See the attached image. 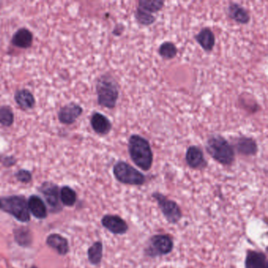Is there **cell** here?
I'll return each mask as SVG.
<instances>
[{"instance_id": "9c48e42d", "label": "cell", "mask_w": 268, "mask_h": 268, "mask_svg": "<svg viewBox=\"0 0 268 268\" xmlns=\"http://www.w3.org/2000/svg\"><path fill=\"white\" fill-rule=\"evenodd\" d=\"M185 160L191 168L202 170L207 167V161L205 160L203 151L197 146H191L186 152Z\"/></svg>"}, {"instance_id": "7c38bea8", "label": "cell", "mask_w": 268, "mask_h": 268, "mask_svg": "<svg viewBox=\"0 0 268 268\" xmlns=\"http://www.w3.org/2000/svg\"><path fill=\"white\" fill-rule=\"evenodd\" d=\"M92 129L98 135H107L112 129V123L106 116L100 113H95L91 117Z\"/></svg>"}, {"instance_id": "5bb4252c", "label": "cell", "mask_w": 268, "mask_h": 268, "mask_svg": "<svg viewBox=\"0 0 268 268\" xmlns=\"http://www.w3.org/2000/svg\"><path fill=\"white\" fill-rule=\"evenodd\" d=\"M195 40L198 44L206 52H211L214 48L216 37L213 31L209 28H204L195 36Z\"/></svg>"}, {"instance_id": "7402d4cb", "label": "cell", "mask_w": 268, "mask_h": 268, "mask_svg": "<svg viewBox=\"0 0 268 268\" xmlns=\"http://www.w3.org/2000/svg\"><path fill=\"white\" fill-rule=\"evenodd\" d=\"M164 1L160 0H140L138 8L150 15H153V13H157L160 11L164 8Z\"/></svg>"}, {"instance_id": "6da1fadb", "label": "cell", "mask_w": 268, "mask_h": 268, "mask_svg": "<svg viewBox=\"0 0 268 268\" xmlns=\"http://www.w3.org/2000/svg\"><path fill=\"white\" fill-rule=\"evenodd\" d=\"M128 153L134 164L142 171L150 170L153 153L149 141L139 135H132L128 139Z\"/></svg>"}, {"instance_id": "ac0fdd59", "label": "cell", "mask_w": 268, "mask_h": 268, "mask_svg": "<svg viewBox=\"0 0 268 268\" xmlns=\"http://www.w3.org/2000/svg\"><path fill=\"white\" fill-rule=\"evenodd\" d=\"M28 209L36 218L43 219L47 216V208L41 198L33 195L31 196L28 202Z\"/></svg>"}, {"instance_id": "277c9868", "label": "cell", "mask_w": 268, "mask_h": 268, "mask_svg": "<svg viewBox=\"0 0 268 268\" xmlns=\"http://www.w3.org/2000/svg\"><path fill=\"white\" fill-rule=\"evenodd\" d=\"M0 209L12 215L19 221L26 223L30 220L28 204L23 197L0 198Z\"/></svg>"}, {"instance_id": "83f0119b", "label": "cell", "mask_w": 268, "mask_h": 268, "mask_svg": "<svg viewBox=\"0 0 268 268\" xmlns=\"http://www.w3.org/2000/svg\"><path fill=\"white\" fill-rule=\"evenodd\" d=\"M15 176L18 178V181L24 183V184H27L32 180V174H31L30 171H27V170L22 169L18 171L15 174Z\"/></svg>"}, {"instance_id": "8992f818", "label": "cell", "mask_w": 268, "mask_h": 268, "mask_svg": "<svg viewBox=\"0 0 268 268\" xmlns=\"http://www.w3.org/2000/svg\"><path fill=\"white\" fill-rule=\"evenodd\" d=\"M174 249V241L168 234H155L149 238L144 253L149 258L168 255Z\"/></svg>"}, {"instance_id": "44dd1931", "label": "cell", "mask_w": 268, "mask_h": 268, "mask_svg": "<svg viewBox=\"0 0 268 268\" xmlns=\"http://www.w3.org/2000/svg\"><path fill=\"white\" fill-rule=\"evenodd\" d=\"M88 259L93 265H99L101 263L103 256V245L101 241L95 242L87 251Z\"/></svg>"}, {"instance_id": "5b68a950", "label": "cell", "mask_w": 268, "mask_h": 268, "mask_svg": "<svg viewBox=\"0 0 268 268\" xmlns=\"http://www.w3.org/2000/svg\"><path fill=\"white\" fill-rule=\"evenodd\" d=\"M114 174L118 182L125 185L142 186L146 181L144 174L127 162L116 163L114 166Z\"/></svg>"}, {"instance_id": "484cf974", "label": "cell", "mask_w": 268, "mask_h": 268, "mask_svg": "<svg viewBox=\"0 0 268 268\" xmlns=\"http://www.w3.org/2000/svg\"><path fill=\"white\" fill-rule=\"evenodd\" d=\"M61 200L66 206H72L76 201V195L72 188L64 187L61 188Z\"/></svg>"}, {"instance_id": "cb8c5ba5", "label": "cell", "mask_w": 268, "mask_h": 268, "mask_svg": "<svg viewBox=\"0 0 268 268\" xmlns=\"http://www.w3.org/2000/svg\"><path fill=\"white\" fill-rule=\"evenodd\" d=\"M15 115L11 107L4 106L0 107V124L3 126L11 127L14 124Z\"/></svg>"}, {"instance_id": "603a6c76", "label": "cell", "mask_w": 268, "mask_h": 268, "mask_svg": "<svg viewBox=\"0 0 268 268\" xmlns=\"http://www.w3.org/2000/svg\"><path fill=\"white\" fill-rule=\"evenodd\" d=\"M158 52L161 58L166 60H171L176 56L178 49L171 42H164L159 47Z\"/></svg>"}, {"instance_id": "7a4b0ae2", "label": "cell", "mask_w": 268, "mask_h": 268, "mask_svg": "<svg viewBox=\"0 0 268 268\" xmlns=\"http://www.w3.org/2000/svg\"><path fill=\"white\" fill-rule=\"evenodd\" d=\"M96 93L99 106L113 110L119 99V85L113 76L108 74L103 75L96 82Z\"/></svg>"}, {"instance_id": "e0dca14e", "label": "cell", "mask_w": 268, "mask_h": 268, "mask_svg": "<svg viewBox=\"0 0 268 268\" xmlns=\"http://www.w3.org/2000/svg\"><path fill=\"white\" fill-rule=\"evenodd\" d=\"M15 99L18 107L23 110H31L36 104V100L33 93L27 89L17 91Z\"/></svg>"}, {"instance_id": "4316f807", "label": "cell", "mask_w": 268, "mask_h": 268, "mask_svg": "<svg viewBox=\"0 0 268 268\" xmlns=\"http://www.w3.org/2000/svg\"><path fill=\"white\" fill-rule=\"evenodd\" d=\"M15 239L22 246H28L31 243L32 238L27 229L22 228L15 231Z\"/></svg>"}, {"instance_id": "d6986e66", "label": "cell", "mask_w": 268, "mask_h": 268, "mask_svg": "<svg viewBox=\"0 0 268 268\" xmlns=\"http://www.w3.org/2000/svg\"><path fill=\"white\" fill-rule=\"evenodd\" d=\"M41 191L49 205L52 208L58 207L59 205L58 187L54 184L46 183L42 187Z\"/></svg>"}, {"instance_id": "f1b7e54d", "label": "cell", "mask_w": 268, "mask_h": 268, "mask_svg": "<svg viewBox=\"0 0 268 268\" xmlns=\"http://www.w3.org/2000/svg\"><path fill=\"white\" fill-rule=\"evenodd\" d=\"M124 27L123 26V25H118V26H116L115 29L114 30V34L115 36H120V35L122 34L123 31H124Z\"/></svg>"}, {"instance_id": "9a60e30c", "label": "cell", "mask_w": 268, "mask_h": 268, "mask_svg": "<svg viewBox=\"0 0 268 268\" xmlns=\"http://www.w3.org/2000/svg\"><path fill=\"white\" fill-rule=\"evenodd\" d=\"M228 15L234 22L241 25H246L250 21V15L248 11L236 3L229 4Z\"/></svg>"}, {"instance_id": "f546056e", "label": "cell", "mask_w": 268, "mask_h": 268, "mask_svg": "<svg viewBox=\"0 0 268 268\" xmlns=\"http://www.w3.org/2000/svg\"><path fill=\"white\" fill-rule=\"evenodd\" d=\"M33 268H36V267H33Z\"/></svg>"}, {"instance_id": "ba28073f", "label": "cell", "mask_w": 268, "mask_h": 268, "mask_svg": "<svg viewBox=\"0 0 268 268\" xmlns=\"http://www.w3.org/2000/svg\"><path fill=\"white\" fill-rule=\"evenodd\" d=\"M102 224L110 232L116 235H124L129 230L127 222L117 215H106L103 216Z\"/></svg>"}, {"instance_id": "d4e9b609", "label": "cell", "mask_w": 268, "mask_h": 268, "mask_svg": "<svg viewBox=\"0 0 268 268\" xmlns=\"http://www.w3.org/2000/svg\"><path fill=\"white\" fill-rule=\"evenodd\" d=\"M135 17L137 22L142 26H151L156 21V18L153 15L145 12L138 8L135 11Z\"/></svg>"}, {"instance_id": "30bf717a", "label": "cell", "mask_w": 268, "mask_h": 268, "mask_svg": "<svg viewBox=\"0 0 268 268\" xmlns=\"http://www.w3.org/2000/svg\"><path fill=\"white\" fill-rule=\"evenodd\" d=\"M83 108L76 104L71 103L61 108L58 114V120L61 124L70 125L76 122L78 117L83 114Z\"/></svg>"}, {"instance_id": "2e32d148", "label": "cell", "mask_w": 268, "mask_h": 268, "mask_svg": "<svg viewBox=\"0 0 268 268\" xmlns=\"http://www.w3.org/2000/svg\"><path fill=\"white\" fill-rule=\"evenodd\" d=\"M33 36L30 31L26 28L18 29L14 34L11 43L19 48H29L33 44Z\"/></svg>"}, {"instance_id": "8fae6325", "label": "cell", "mask_w": 268, "mask_h": 268, "mask_svg": "<svg viewBox=\"0 0 268 268\" xmlns=\"http://www.w3.org/2000/svg\"><path fill=\"white\" fill-rule=\"evenodd\" d=\"M235 148L238 153L246 157L255 156L258 152L257 142L251 137L241 136L237 139Z\"/></svg>"}, {"instance_id": "4fadbf2b", "label": "cell", "mask_w": 268, "mask_h": 268, "mask_svg": "<svg viewBox=\"0 0 268 268\" xmlns=\"http://www.w3.org/2000/svg\"><path fill=\"white\" fill-rule=\"evenodd\" d=\"M245 267L268 268V261L266 254L259 251H247Z\"/></svg>"}, {"instance_id": "ffe728a7", "label": "cell", "mask_w": 268, "mask_h": 268, "mask_svg": "<svg viewBox=\"0 0 268 268\" xmlns=\"http://www.w3.org/2000/svg\"><path fill=\"white\" fill-rule=\"evenodd\" d=\"M47 245L55 249L60 255H65L68 252L67 240L59 234H51L47 239Z\"/></svg>"}, {"instance_id": "3957f363", "label": "cell", "mask_w": 268, "mask_h": 268, "mask_svg": "<svg viewBox=\"0 0 268 268\" xmlns=\"http://www.w3.org/2000/svg\"><path fill=\"white\" fill-rule=\"evenodd\" d=\"M205 147L211 157L223 165H231L235 160L234 147L221 135H213L209 137Z\"/></svg>"}, {"instance_id": "52a82bcc", "label": "cell", "mask_w": 268, "mask_h": 268, "mask_svg": "<svg viewBox=\"0 0 268 268\" xmlns=\"http://www.w3.org/2000/svg\"><path fill=\"white\" fill-rule=\"evenodd\" d=\"M152 197L157 201L159 209L168 223L176 224L182 219V210L180 205L159 192H153Z\"/></svg>"}]
</instances>
